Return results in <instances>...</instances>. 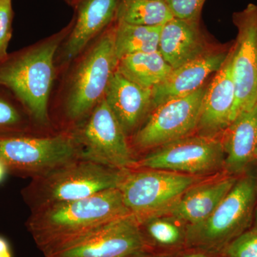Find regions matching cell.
<instances>
[{
    "instance_id": "5bb4252c",
    "label": "cell",
    "mask_w": 257,
    "mask_h": 257,
    "mask_svg": "<svg viewBox=\"0 0 257 257\" xmlns=\"http://www.w3.org/2000/svg\"><path fill=\"white\" fill-rule=\"evenodd\" d=\"M236 96L232 74V50L209 85L203 98L198 135L216 138L230 124Z\"/></svg>"
},
{
    "instance_id": "cb8c5ba5",
    "label": "cell",
    "mask_w": 257,
    "mask_h": 257,
    "mask_svg": "<svg viewBox=\"0 0 257 257\" xmlns=\"http://www.w3.org/2000/svg\"><path fill=\"white\" fill-rule=\"evenodd\" d=\"M152 216L140 223L145 238L149 237L154 243L163 246H178L186 239V230L173 216Z\"/></svg>"
},
{
    "instance_id": "d4e9b609",
    "label": "cell",
    "mask_w": 257,
    "mask_h": 257,
    "mask_svg": "<svg viewBox=\"0 0 257 257\" xmlns=\"http://www.w3.org/2000/svg\"><path fill=\"white\" fill-rule=\"evenodd\" d=\"M226 257H257V232L248 229L228 245Z\"/></svg>"
},
{
    "instance_id": "4316f807",
    "label": "cell",
    "mask_w": 257,
    "mask_h": 257,
    "mask_svg": "<svg viewBox=\"0 0 257 257\" xmlns=\"http://www.w3.org/2000/svg\"><path fill=\"white\" fill-rule=\"evenodd\" d=\"M12 0H0V62L8 55V47L12 37Z\"/></svg>"
},
{
    "instance_id": "83f0119b",
    "label": "cell",
    "mask_w": 257,
    "mask_h": 257,
    "mask_svg": "<svg viewBox=\"0 0 257 257\" xmlns=\"http://www.w3.org/2000/svg\"><path fill=\"white\" fill-rule=\"evenodd\" d=\"M0 257H13L8 241L0 236Z\"/></svg>"
},
{
    "instance_id": "8fae6325",
    "label": "cell",
    "mask_w": 257,
    "mask_h": 257,
    "mask_svg": "<svg viewBox=\"0 0 257 257\" xmlns=\"http://www.w3.org/2000/svg\"><path fill=\"white\" fill-rule=\"evenodd\" d=\"M237 37L232 50L235 101L230 124L243 111L257 104V4L233 15Z\"/></svg>"
},
{
    "instance_id": "44dd1931",
    "label": "cell",
    "mask_w": 257,
    "mask_h": 257,
    "mask_svg": "<svg viewBox=\"0 0 257 257\" xmlns=\"http://www.w3.org/2000/svg\"><path fill=\"white\" fill-rule=\"evenodd\" d=\"M162 26H139L115 21L114 47L117 60L134 54L159 51Z\"/></svg>"
},
{
    "instance_id": "9c48e42d",
    "label": "cell",
    "mask_w": 257,
    "mask_h": 257,
    "mask_svg": "<svg viewBox=\"0 0 257 257\" xmlns=\"http://www.w3.org/2000/svg\"><path fill=\"white\" fill-rule=\"evenodd\" d=\"M207 87L155 106L133 135L134 145L141 150L158 148L192 135L197 131Z\"/></svg>"
},
{
    "instance_id": "2e32d148",
    "label": "cell",
    "mask_w": 257,
    "mask_h": 257,
    "mask_svg": "<svg viewBox=\"0 0 257 257\" xmlns=\"http://www.w3.org/2000/svg\"><path fill=\"white\" fill-rule=\"evenodd\" d=\"M228 54L229 51H210L172 69L168 77L153 89L154 108L168 99L187 95L202 87L211 74L221 69Z\"/></svg>"
},
{
    "instance_id": "6da1fadb",
    "label": "cell",
    "mask_w": 257,
    "mask_h": 257,
    "mask_svg": "<svg viewBox=\"0 0 257 257\" xmlns=\"http://www.w3.org/2000/svg\"><path fill=\"white\" fill-rule=\"evenodd\" d=\"M128 214L119 189L114 188L34 209L26 226L39 249L50 257Z\"/></svg>"
},
{
    "instance_id": "ac0fdd59",
    "label": "cell",
    "mask_w": 257,
    "mask_h": 257,
    "mask_svg": "<svg viewBox=\"0 0 257 257\" xmlns=\"http://www.w3.org/2000/svg\"><path fill=\"white\" fill-rule=\"evenodd\" d=\"M222 134L224 167L230 176L241 175L257 161V104L236 116Z\"/></svg>"
},
{
    "instance_id": "d6a6232c",
    "label": "cell",
    "mask_w": 257,
    "mask_h": 257,
    "mask_svg": "<svg viewBox=\"0 0 257 257\" xmlns=\"http://www.w3.org/2000/svg\"><path fill=\"white\" fill-rule=\"evenodd\" d=\"M64 1L65 2V3H67L69 5H71V6L74 7V8H75L80 0H64Z\"/></svg>"
},
{
    "instance_id": "1f68e13d",
    "label": "cell",
    "mask_w": 257,
    "mask_h": 257,
    "mask_svg": "<svg viewBox=\"0 0 257 257\" xmlns=\"http://www.w3.org/2000/svg\"><path fill=\"white\" fill-rule=\"evenodd\" d=\"M183 257H211L208 256L206 253H189V254L185 255Z\"/></svg>"
},
{
    "instance_id": "f1b7e54d",
    "label": "cell",
    "mask_w": 257,
    "mask_h": 257,
    "mask_svg": "<svg viewBox=\"0 0 257 257\" xmlns=\"http://www.w3.org/2000/svg\"><path fill=\"white\" fill-rule=\"evenodd\" d=\"M126 257H170L167 255L154 254V253H150L147 249L143 250V251H139L133 254Z\"/></svg>"
},
{
    "instance_id": "5b68a950",
    "label": "cell",
    "mask_w": 257,
    "mask_h": 257,
    "mask_svg": "<svg viewBox=\"0 0 257 257\" xmlns=\"http://www.w3.org/2000/svg\"><path fill=\"white\" fill-rule=\"evenodd\" d=\"M257 204V179L253 176L237 179L234 187L205 220L188 225L185 242L204 251L225 250L252 224Z\"/></svg>"
},
{
    "instance_id": "7a4b0ae2",
    "label": "cell",
    "mask_w": 257,
    "mask_h": 257,
    "mask_svg": "<svg viewBox=\"0 0 257 257\" xmlns=\"http://www.w3.org/2000/svg\"><path fill=\"white\" fill-rule=\"evenodd\" d=\"M73 22L52 36L8 54L0 62V87L23 104L32 122L50 126L48 104L55 79L56 56L72 30Z\"/></svg>"
},
{
    "instance_id": "277c9868",
    "label": "cell",
    "mask_w": 257,
    "mask_h": 257,
    "mask_svg": "<svg viewBox=\"0 0 257 257\" xmlns=\"http://www.w3.org/2000/svg\"><path fill=\"white\" fill-rule=\"evenodd\" d=\"M115 23L81 54L67 86L64 108L67 119L79 124L104 99L118 60L115 55Z\"/></svg>"
},
{
    "instance_id": "484cf974",
    "label": "cell",
    "mask_w": 257,
    "mask_h": 257,
    "mask_svg": "<svg viewBox=\"0 0 257 257\" xmlns=\"http://www.w3.org/2000/svg\"><path fill=\"white\" fill-rule=\"evenodd\" d=\"M174 18L200 22L201 13L206 0H165Z\"/></svg>"
},
{
    "instance_id": "4dcf8cb0",
    "label": "cell",
    "mask_w": 257,
    "mask_h": 257,
    "mask_svg": "<svg viewBox=\"0 0 257 257\" xmlns=\"http://www.w3.org/2000/svg\"><path fill=\"white\" fill-rule=\"evenodd\" d=\"M251 230L257 232V204L255 207L254 214H253L252 224H251Z\"/></svg>"
},
{
    "instance_id": "f546056e",
    "label": "cell",
    "mask_w": 257,
    "mask_h": 257,
    "mask_svg": "<svg viewBox=\"0 0 257 257\" xmlns=\"http://www.w3.org/2000/svg\"><path fill=\"white\" fill-rule=\"evenodd\" d=\"M8 172V169H7L6 166L0 160V182L4 179L5 175H6Z\"/></svg>"
},
{
    "instance_id": "7402d4cb",
    "label": "cell",
    "mask_w": 257,
    "mask_h": 257,
    "mask_svg": "<svg viewBox=\"0 0 257 257\" xmlns=\"http://www.w3.org/2000/svg\"><path fill=\"white\" fill-rule=\"evenodd\" d=\"M174 18L165 0H120L115 21L139 26H162Z\"/></svg>"
},
{
    "instance_id": "3957f363",
    "label": "cell",
    "mask_w": 257,
    "mask_h": 257,
    "mask_svg": "<svg viewBox=\"0 0 257 257\" xmlns=\"http://www.w3.org/2000/svg\"><path fill=\"white\" fill-rule=\"evenodd\" d=\"M126 171L79 159L32 179L22 190V196L31 211L55 203L79 200L118 188Z\"/></svg>"
},
{
    "instance_id": "e0dca14e",
    "label": "cell",
    "mask_w": 257,
    "mask_h": 257,
    "mask_svg": "<svg viewBox=\"0 0 257 257\" xmlns=\"http://www.w3.org/2000/svg\"><path fill=\"white\" fill-rule=\"evenodd\" d=\"M159 51L172 69L210 52L200 22L174 18L162 26Z\"/></svg>"
},
{
    "instance_id": "d6986e66",
    "label": "cell",
    "mask_w": 257,
    "mask_h": 257,
    "mask_svg": "<svg viewBox=\"0 0 257 257\" xmlns=\"http://www.w3.org/2000/svg\"><path fill=\"white\" fill-rule=\"evenodd\" d=\"M236 181V177L229 176L209 183L192 186L168 214L187 226L202 222L215 210Z\"/></svg>"
},
{
    "instance_id": "ffe728a7",
    "label": "cell",
    "mask_w": 257,
    "mask_h": 257,
    "mask_svg": "<svg viewBox=\"0 0 257 257\" xmlns=\"http://www.w3.org/2000/svg\"><path fill=\"white\" fill-rule=\"evenodd\" d=\"M172 69L160 51L126 56L118 61L116 67V71L125 78L152 89L163 82Z\"/></svg>"
},
{
    "instance_id": "ba28073f",
    "label": "cell",
    "mask_w": 257,
    "mask_h": 257,
    "mask_svg": "<svg viewBox=\"0 0 257 257\" xmlns=\"http://www.w3.org/2000/svg\"><path fill=\"white\" fill-rule=\"evenodd\" d=\"M73 131L82 160L121 170H133L136 167L127 136L105 99Z\"/></svg>"
},
{
    "instance_id": "52a82bcc",
    "label": "cell",
    "mask_w": 257,
    "mask_h": 257,
    "mask_svg": "<svg viewBox=\"0 0 257 257\" xmlns=\"http://www.w3.org/2000/svg\"><path fill=\"white\" fill-rule=\"evenodd\" d=\"M196 181L192 175L170 171L128 170L118 188L125 207L142 223L168 214Z\"/></svg>"
},
{
    "instance_id": "603a6c76",
    "label": "cell",
    "mask_w": 257,
    "mask_h": 257,
    "mask_svg": "<svg viewBox=\"0 0 257 257\" xmlns=\"http://www.w3.org/2000/svg\"><path fill=\"white\" fill-rule=\"evenodd\" d=\"M31 121L18 98L0 87V138L30 133Z\"/></svg>"
},
{
    "instance_id": "30bf717a",
    "label": "cell",
    "mask_w": 257,
    "mask_h": 257,
    "mask_svg": "<svg viewBox=\"0 0 257 257\" xmlns=\"http://www.w3.org/2000/svg\"><path fill=\"white\" fill-rule=\"evenodd\" d=\"M224 160L221 140L190 135L158 147L137 162L135 167L204 175L224 167Z\"/></svg>"
},
{
    "instance_id": "4fadbf2b",
    "label": "cell",
    "mask_w": 257,
    "mask_h": 257,
    "mask_svg": "<svg viewBox=\"0 0 257 257\" xmlns=\"http://www.w3.org/2000/svg\"><path fill=\"white\" fill-rule=\"evenodd\" d=\"M120 0H80L72 30L59 49L61 64L75 60L115 22Z\"/></svg>"
},
{
    "instance_id": "8992f818",
    "label": "cell",
    "mask_w": 257,
    "mask_h": 257,
    "mask_svg": "<svg viewBox=\"0 0 257 257\" xmlns=\"http://www.w3.org/2000/svg\"><path fill=\"white\" fill-rule=\"evenodd\" d=\"M80 158L73 130L48 137L29 134L0 138V160L13 175L31 179Z\"/></svg>"
},
{
    "instance_id": "9a60e30c",
    "label": "cell",
    "mask_w": 257,
    "mask_h": 257,
    "mask_svg": "<svg viewBox=\"0 0 257 257\" xmlns=\"http://www.w3.org/2000/svg\"><path fill=\"white\" fill-rule=\"evenodd\" d=\"M104 99L127 137L136 133L154 108L153 89L131 82L116 70Z\"/></svg>"
},
{
    "instance_id": "7c38bea8",
    "label": "cell",
    "mask_w": 257,
    "mask_h": 257,
    "mask_svg": "<svg viewBox=\"0 0 257 257\" xmlns=\"http://www.w3.org/2000/svg\"><path fill=\"white\" fill-rule=\"evenodd\" d=\"M147 247L140 221L128 214L50 257H126Z\"/></svg>"
}]
</instances>
